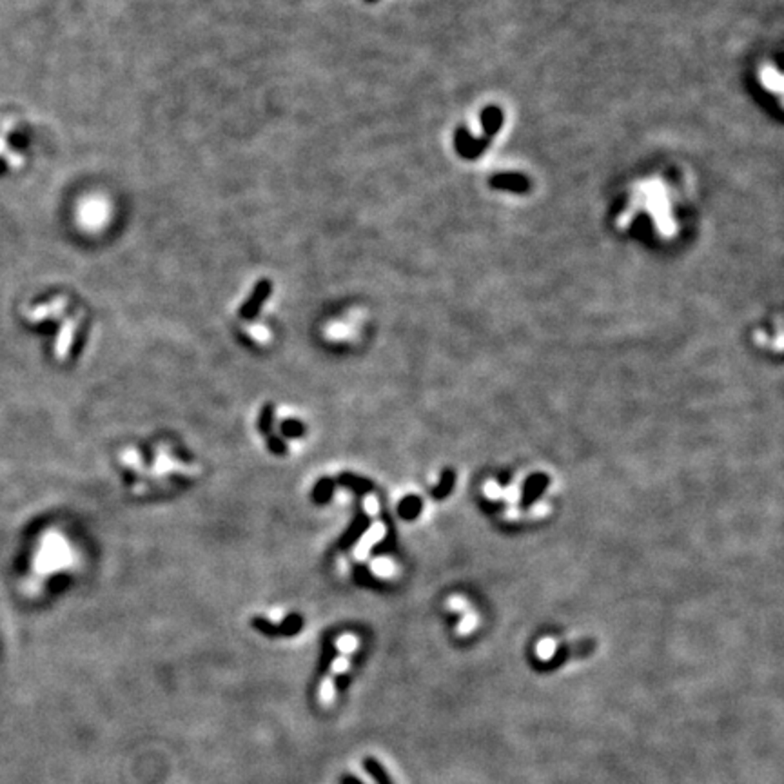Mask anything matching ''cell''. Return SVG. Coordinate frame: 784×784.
<instances>
[{"mask_svg": "<svg viewBox=\"0 0 784 784\" xmlns=\"http://www.w3.org/2000/svg\"><path fill=\"white\" fill-rule=\"evenodd\" d=\"M351 656L352 653H342V656L332 663L331 674L323 679L322 687H320V692H318V701L322 706H329V704L334 701V692H336L334 681L339 674H344L345 670L349 668V659H351Z\"/></svg>", "mask_w": 784, "mask_h": 784, "instance_id": "obj_1", "label": "cell"}, {"mask_svg": "<svg viewBox=\"0 0 784 784\" xmlns=\"http://www.w3.org/2000/svg\"><path fill=\"white\" fill-rule=\"evenodd\" d=\"M271 282L269 280H262L256 284L255 291H253V294H251L249 300L243 303L242 310H240V314H242L243 318H253L256 313L260 310V307L263 306V301L267 300L269 294H271Z\"/></svg>", "mask_w": 784, "mask_h": 784, "instance_id": "obj_2", "label": "cell"}, {"mask_svg": "<svg viewBox=\"0 0 784 784\" xmlns=\"http://www.w3.org/2000/svg\"><path fill=\"white\" fill-rule=\"evenodd\" d=\"M492 186H497V187H509V189H512V191H525L526 187H529V183H526V180L523 179V176H517V174H505V176H500V179H494L492 180Z\"/></svg>", "mask_w": 784, "mask_h": 784, "instance_id": "obj_3", "label": "cell"}, {"mask_svg": "<svg viewBox=\"0 0 784 784\" xmlns=\"http://www.w3.org/2000/svg\"><path fill=\"white\" fill-rule=\"evenodd\" d=\"M382 536H383V526L382 525H374L373 529L369 530V534L365 536V538L361 539L360 545H358V548H356L358 557H365V555H367V550L370 548V545H373V543H376V541H380V539H382Z\"/></svg>", "mask_w": 784, "mask_h": 784, "instance_id": "obj_4", "label": "cell"}, {"mask_svg": "<svg viewBox=\"0 0 784 784\" xmlns=\"http://www.w3.org/2000/svg\"><path fill=\"white\" fill-rule=\"evenodd\" d=\"M483 123L488 133H496L497 128L501 126V113L497 109H488L485 111Z\"/></svg>", "mask_w": 784, "mask_h": 784, "instance_id": "obj_5", "label": "cell"}, {"mask_svg": "<svg viewBox=\"0 0 784 784\" xmlns=\"http://www.w3.org/2000/svg\"><path fill=\"white\" fill-rule=\"evenodd\" d=\"M336 646H338V650L342 653H352L354 650H356L358 639L354 636H349V634H345V636L339 637L338 643H336Z\"/></svg>", "mask_w": 784, "mask_h": 784, "instance_id": "obj_6", "label": "cell"}, {"mask_svg": "<svg viewBox=\"0 0 784 784\" xmlns=\"http://www.w3.org/2000/svg\"><path fill=\"white\" fill-rule=\"evenodd\" d=\"M373 567H374V572L383 574V576H387V574H390V570H392V568H390V563H389V561H387V560H378V561H374Z\"/></svg>", "mask_w": 784, "mask_h": 784, "instance_id": "obj_7", "label": "cell"}, {"mask_svg": "<svg viewBox=\"0 0 784 784\" xmlns=\"http://www.w3.org/2000/svg\"><path fill=\"white\" fill-rule=\"evenodd\" d=\"M365 509H367V512H369V514H376L378 512L376 497H373V496L365 497Z\"/></svg>", "mask_w": 784, "mask_h": 784, "instance_id": "obj_8", "label": "cell"}, {"mask_svg": "<svg viewBox=\"0 0 784 784\" xmlns=\"http://www.w3.org/2000/svg\"><path fill=\"white\" fill-rule=\"evenodd\" d=\"M342 784H361V783L356 779V777L347 776V777H344V779H342Z\"/></svg>", "mask_w": 784, "mask_h": 784, "instance_id": "obj_9", "label": "cell"}, {"mask_svg": "<svg viewBox=\"0 0 784 784\" xmlns=\"http://www.w3.org/2000/svg\"><path fill=\"white\" fill-rule=\"evenodd\" d=\"M367 2H374V0H367Z\"/></svg>", "mask_w": 784, "mask_h": 784, "instance_id": "obj_10", "label": "cell"}]
</instances>
